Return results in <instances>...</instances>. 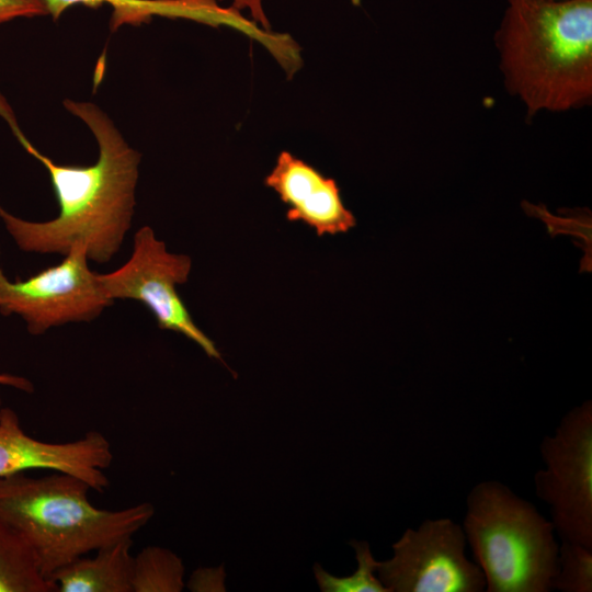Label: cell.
I'll return each mask as SVG.
<instances>
[{
    "label": "cell",
    "mask_w": 592,
    "mask_h": 592,
    "mask_svg": "<svg viewBox=\"0 0 592 592\" xmlns=\"http://www.w3.org/2000/svg\"><path fill=\"white\" fill-rule=\"evenodd\" d=\"M64 105L93 134L98 160L90 166L59 164L22 137V146L49 174L58 215L46 221H32L0 205V219L24 252L65 255L71 247L82 243L90 261L105 264L119 252L132 226L140 153L98 105L69 99Z\"/></svg>",
    "instance_id": "6da1fadb"
},
{
    "label": "cell",
    "mask_w": 592,
    "mask_h": 592,
    "mask_svg": "<svg viewBox=\"0 0 592 592\" xmlns=\"http://www.w3.org/2000/svg\"><path fill=\"white\" fill-rule=\"evenodd\" d=\"M510 92L528 115L592 96V0H508L497 34Z\"/></svg>",
    "instance_id": "7a4b0ae2"
},
{
    "label": "cell",
    "mask_w": 592,
    "mask_h": 592,
    "mask_svg": "<svg viewBox=\"0 0 592 592\" xmlns=\"http://www.w3.org/2000/svg\"><path fill=\"white\" fill-rule=\"evenodd\" d=\"M90 490L84 480L62 471L0 477V519L26 542L47 580L89 553L133 537L155 513L147 502L121 510L95 508Z\"/></svg>",
    "instance_id": "3957f363"
},
{
    "label": "cell",
    "mask_w": 592,
    "mask_h": 592,
    "mask_svg": "<svg viewBox=\"0 0 592 592\" xmlns=\"http://www.w3.org/2000/svg\"><path fill=\"white\" fill-rule=\"evenodd\" d=\"M487 592H549L559 544L549 519L498 480L476 483L462 524Z\"/></svg>",
    "instance_id": "277c9868"
},
{
    "label": "cell",
    "mask_w": 592,
    "mask_h": 592,
    "mask_svg": "<svg viewBox=\"0 0 592 592\" xmlns=\"http://www.w3.org/2000/svg\"><path fill=\"white\" fill-rule=\"evenodd\" d=\"M545 468L534 475L535 494L562 542L592 548V403L568 411L539 445Z\"/></svg>",
    "instance_id": "5b68a950"
},
{
    "label": "cell",
    "mask_w": 592,
    "mask_h": 592,
    "mask_svg": "<svg viewBox=\"0 0 592 592\" xmlns=\"http://www.w3.org/2000/svg\"><path fill=\"white\" fill-rule=\"evenodd\" d=\"M192 260L186 254L167 250L149 226L140 227L134 235L129 259L118 269L99 274L100 285L113 301L132 299L146 306L158 327L186 337L212 358L221 355L210 340L194 322L177 286L189 280Z\"/></svg>",
    "instance_id": "8992f818"
},
{
    "label": "cell",
    "mask_w": 592,
    "mask_h": 592,
    "mask_svg": "<svg viewBox=\"0 0 592 592\" xmlns=\"http://www.w3.org/2000/svg\"><path fill=\"white\" fill-rule=\"evenodd\" d=\"M89 261L87 247L77 243L59 264L26 280L10 281L0 266V314L19 316L33 335L95 319L114 301L103 292Z\"/></svg>",
    "instance_id": "52a82bcc"
},
{
    "label": "cell",
    "mask_w": 592,
    "mask_h": 592,
    "mask_svg": "<svg viewBox=\"0 0 592 592\" xmlns=\"http://www.w3.org/2000/svg\"><path fill=\"white\" fill-rule=\"evenodd\" d=\"M466 545L460 524L426 519L392 544V557L377 563V578L388 592H482L483 573L467 558Z\"/></svg>",
    "instance_id": "ba28073f"
},
{
    "label": "cell",
    "mask_w": 592,
    "mask_h": 592,
    "mask_svg": "<svg viewBox=\"0 0 592 592\" xmlns=\"http://www.w3.org/2000/svg\"><path fill=\"white\" fill-rule=\"evenodd\" d=\"M113 460L109 440L98 431L66 443H50L27 435L14 410L0 412V477L30 469L75 475L92 490L103 492L110 480L104 474Z\"/></svg>",
    "instance_id": "9c48e42d"
},
{
    "label": "cell",
    "mask_w": 592,
    "mask_h": 592,
    "mask_svg": "<svg viewBox=\"0 0 592 592\" xmlns=\"http://www.w3.org/2000/svg\"><path fill=\"white\" fill-rule=\"evenodd\" d=\"M264 184L287 206V220L306 224L319 237L346 232L356 224L337 182L289 151L277 156Z\"/></svg>",
    "instance_id": "30bf717a"
},
{
    "label": "cell",
    "mask_w": 592,
    "mask_h": 592,
    "mask_svg": "<svg viewBox=\"0 0 592 592\" xmlns=\"http://www.w3.org/2000/svg\"><path fill=\"white\" fill-rule=\"evenodd\" d=\"M133 539L123 538L57 570L50 581L58 592H133Z\"/></svg>",
    "instance_id": "8fae6325"
},
{
    "label": "cell",
    "mask_w": 592,
    "mask_h": 592,
    "mask_svg": "<svg viewBox=\"0 0 592 592\" xmlns=\"http://www.w3.org/2000/svg\"><path fill=\"white\" fill-rule=\"evenodd\" d=\"M54 591L56 584L42 576L26 542L0 519V592Z\"/></svg>",
    "instance_id": "7c38bea8"
},
{
    "label": "cell",
    "mask_w": 592,
    "mask_h": 592,
    "mask_svg": "<svg viewBox=\"0 0 592 592\" xmlns=\"http://www.w3.org/2000/svg\"><path fill=\"white\" fill-rule=\"evenodd\" d=\"M48 14L56 21L73 5L112 8L111 29L124 24L138 25L148 22L155 15L187 16L189 0H45Z\"/></svg>",
    "instance_id": "4fadbf2b"
},
{
    "label": "cell",
    "mask_w": 592,
    "mask_h": 592,
    "mask_svg": "<svg viewBox=\"0 0 592 592\" xmlns=\"http://www.w3.org/2000/svg\"><path fill=\"white\" fill-rule=\"evenodd\" d=\"M181 559L168 549L148 546L134 557L133 592H179L183 589Z\"/></svg>",
    "instance_id": "5bb4252c"
},
{
    "label": "cell",
    "mask_w": 592,
    "mask_h": 592,
    "mask_svg": "<svg viewBox=\"0 0 592 592\" xmlns=\"http://www.w3.org/2000/svg\"><path fill=\"white\" fill-rule=\"evenodd\" d=\"M350 545L355 551L356 570L346 577H334L323 570L319 565L314 566L315 577L323 592H388L375 576L378 561L365 540H351Z\"/></svg>",
    "instance_id": "9a60e30c"
},
{
    "label": "cell",
    "mask_w": 592,
    "mask_h": 592,
    "mask_svg": "<svg viewBox=\"0 0 592 592\" xmlns=\"http://www.w3.org/2000/svg\"><path fill=\"white\" fill-rule=\"evenodd\" d=\"M551 588L561 592H591L592 548L561 540Z\"/></svg>",
    "instance_id": "2e32d148"
},
{
    "label": "cell",
    "mask_w": 592,
    "mask_h": 592,
    "mask_svg": "<svg viewBox=\"0 0 592 592\" xmlns=\"http://www.w3.org/2000/svg\"><path fill=\"white\" fill-rule=\"evenodd\" d=\"M48 14L45 0H0V25L19 18H35ZM0 115L15 125L11 107L0 93Z\"/></svg>",
    "instance_id": "e0dca14e"
},
{
    "label": "cell",
    "mask_w": 592,
    "mask_h": 592,
    "mask_svg": "<svg viewBox=\"0 0 592 592\" xmlns=\"http://www.w3.org/2000/svg\"><path fill=\"white\" fill-rule=\"evenodd\" d=\"M230 1L232 3L234 9L248 11L255 22L260 23L265 30L270 29V23L265 15V11L263 9V0H230Z\"/></svg>",
    "instance_id": "ac0fdd59"
},
{
    "label": "cell",
    "mask_w": 592,
    "mask_h": 592,
    "mask_svg": "<svg viewBox=\"0 0 592 592\" xmlns=\"http://www.w3.org/2000/svg\"><path fill=\"white\" fill-rule=\"evenodd\" d=\"M0 386H7L11 387L18 390H21L26 394H32L34 390V386L31 380L23 376L9 374V373H0ZM2 409L1 405V398H0V412Z\"/></svg>",
    "instance_id": "d6986e66"
}]
</instances>
